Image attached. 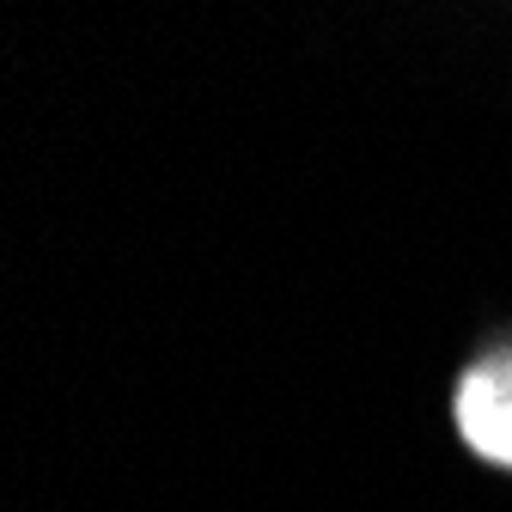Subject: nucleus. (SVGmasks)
I'll return each instance as SVG.
<instances>
[{
	"label": "nucleus",
	"instance_id": "1",
	"mask_svg": "<svg viewBox=\"0 0 512 512\" xmlns=\"http://www.w3.org/2000/svg\"><path fill=\"white\" fill-rule=\"evenodd\" d=\"M452 409H458V433H464L470 452L512 470V348L476 360L458 378V403Z\"/></svg>",
	"mask_w": 512,
	"mask_h": 512
}]
</instances>
